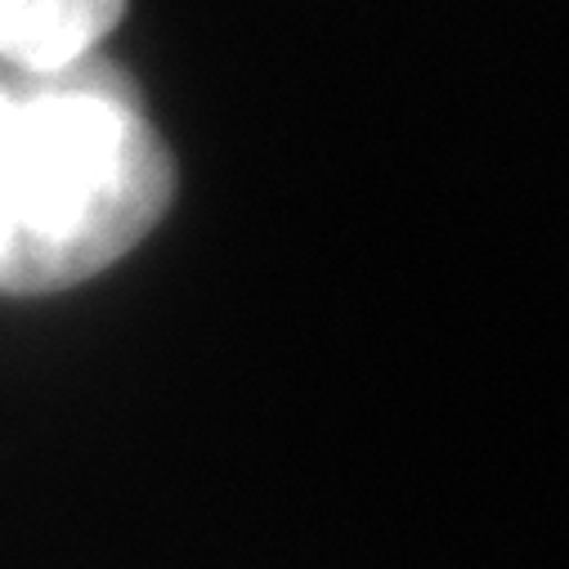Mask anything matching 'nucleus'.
<instances>
[{
	"mask_svg": "<svg viewBox=\"0 0 569 569\" xmlns=\"http://www.w3.org/2000/svg\"><path fill=\"white\" fill-rule=\"evenodd\" d=\"M126 0H0V63L14 77L59 72L99 54Z\"/></svg>",
	"mask_w": 569,
	"mask_h": 569,
	"instance_id": "f03ea898",
	"label": "nucleus"
},
{
	"mask_svg": "<svg viewBox=\"0 0 569 569\" xmlns=\"http://www.w3.org/2000/svg\"><path fill=\"white\" fill-rule=\"evenodd\" d=\"M0 90H6V81H0Z\"/></svg>",
	"mask_w": 569,
	"mask_h": 569,
	"instance_id": "7ed1b4c3",
	"label": "nucleus"
},
{
	"mask_svg": "<svg viewBox=\"0 0 569 569\" xmlns=\"http://www.w3.org/2000/svg\"><path fill=\"white\" fill-rule=\"evenodd\" d=\"M176 167L134 86L99 54L0 90V297L103 273L171 211Z\"/></svg>",
	"mask_w": 569,
	"mask_h": 569,
	"instance_id": "f257e3e1",
	"label": "nucleus"
}]
</instances>
